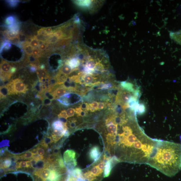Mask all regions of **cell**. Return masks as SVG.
<instances>
[{
  "instance_id": "cell-1",
  "label": "cell",
  "mask_w": 181,
  "mask_h": 181,
  "mask_svg": "<svg viewBox=\"0 0 181 181\" xmlns=\"http://www.w3.org/2000/svg\"><path fill=\"white\" fill-rule=\"evenodd\" d=\"M148 165L168 177L175 176L181 170V144L160 140Z\"/></svg>"
},
{
  "instance_id": "cell-2",
  "label": "cell",
  "mask_w": 181,
  "mask_h": 181,
  "mask_svg": "<svg viewBox=\"0 0 181 181\" xmlns=\"http://www.w3.org/2000/svg\"><path fill=\"white\" fill-rule=\"evenodd\" d=\"M6 85L9 95L25 93L28 90L27 86L22 80L19 78L11 80Z\"/></svg>"
},
{
  "instance_id": "cell-3",
  "label": "cell",
  "mask_w": 181,
  "mask_h": 181,
  "mask_svg": "<svg viewBox=\"0 0 181 181\" xmlns=\"http://www.w3.org/2000/svg\"><path fill=\"white\" fill-rule=\"evenodd\" d=\"M57 100L63 105L67 106L77 103L83 100L80 95L76 93H67Z\"/></svg>"
},
{
  "instance_id": "cell-4",
  "label": "cell",
  "mask_w": 181,
  "mask_h": 181,
  "mask_svg": "<svg viewBox=\"0 0 181 181\" xmlns=\"http://www.w3.org/2000/svg\"><path fill=\"white\" fill-rule=\"evenodd\" d=\"M76 152L72 150H67L63 154V160L66 167L69 171L74 169L77 165Z\"/></svg>"
},
{
  "instance_id": "cell-5",
  "label": "cell",
  "mask_w": 181,
  "mask_h": 181,
  "mask_svg": "<svg viewBox=\"0 0 181 181\" xmlns=\"http://www.w3.org/2000/svg\"><path fill=\"white\" fill-rule=\"evenodd\" d=\"M12 68L10 63L2 60L1 63V78L2 81L4 82L10 79L13 74L11 72Z\"/></svg>"
},
{
  "instance_id": "cell-6",
  "label": "cell",
  "mask_w": 181,
  "mask_h": 181,
  "mask_svg": "<svg viewBox=\"0 0 181 181\" xmlns=\"http://www.w3.org/2000/svg\"><path fill=\"white\" fill-rule=\"evenodd\" d=\"M120 162L115 157H113L107 162L104 172V177H109L110 175L112 169L116 164Z\"/></svg>"
},
{
  "instance_id": "cell-7",
  "label": "cell",
  "mask_w": 181,
  "mask_h": 181,
  "mask_svg": "<svg viewBox=\"0 0 181 181\" xmlns=\"http://www.w3.org/2000/svg\"><path fill=\"white\" fill-rule=\"evenodd\" d=\"M36 73L40 83H43L49 85L51 80V77H50L45 69L39 68L37 71Z\"/></svg>"
},
{
  "instance_id": "cell-8",
  "label": "cell",
  "mask_w": 181,
  "mask_h": 181,
  "mask_svg": "<svg viewBox=\"0 0 181 181\" xmlns=\"http://www.w3.org/2000/svg\"><path fill=\"white\" fill-rule=\"evenodd\" d=\"M89 156L90 160L94 162L98 161L101 156V152L99 148L94 146L90 149L89 152Z\"/></svg>"
},
{
  "instance_id": "cell-9",
  "label": "cell",
  "mask_w": 181,
  "mask_h": 181,
  "mask_svg": "<svg viewBox=\"0 0 181 181\" xmlns=\"http://www.w3.org/2000/svg\"><path fill=\"white\" fill-rule=\"evenodd\" d=\"M97 1H74V3L80 8L92 9L94 7H95Z\"/></svg>"
},
{
  "instance_id": "cell-10",
  "label": "cell",
  "mask_w": 181,
  "mask_h": 181,
  "mask_svg": "<svg viewBox=\"0 0 181 181\" xmlns=\"http://www.w3.org/2000/svg\"><path fill=\"white\" fill-rule=\"evenodd\" d=\"M120 87L123 90L132 93L136 96L139 97V91L135 89L134 85L132 83L127 81H123L120 82Z\"/></svg>"
},
{
  "instance_id": "cell-11",
  "label": "cell",
  "mask_w": 181,
  "mask_h": 181,
  "mask_svg": "<svg viewBox=\"0 0 181 181\" xmlns=\"http://www.w3.org/2000/svg\"><path fill=\"white\" fill-rule=\"evenodd\" d=\"M68 92V90L67 88L63 84L57 87L51 93L53 95L54 99H58L67 93H66Z\"/></svg>"
},
{
  "instance_id": "cell-12",
  "label": "cell",
  "mask_w": 181,
  "mask_h": 181,
  "mask_svg": "<svg viewBox=\"0 0 181 181\" xmlns=\"http://www.w3.org/2000/svg\"><path fill=\"white\" fill-rule=\"evenodd\" d=\"M90 166L91 167L89 170L95 177H100L103 172L104 170H101L99 168L97 162H94L93 165Z\"/></svg>"
},
{
  "instance_id": "cell-13",
  "label": "cell",
  "mask_w": 181,
  "mask_h": 181,
  "mask_svg": "<svg viewBox=\"0 0 181 181\" xmlns=\"http://www.w3.org/2000/svg\"><path fill=\"white\" fill-rule=\"evenodd\" d=\"M66 124L63 123L60 120H56L52 123V127L53 129L63 130L68 128Z\"/></svg>"
},
{
  "instance_id": "cell-14",
  "label": "cell",
  "mask_w": 181,
  "mask_h": 181,
  "mask_svg": "<svg viewBox=\"0 0 181 181\" xmlns=\"http://www.w3.org/2000/svg\"><path fill=\"white\" fill-rule=\"evenodd\" d=\"M146 111V108L144 104L139 103L137 102L135 104L133 109V111L134 112L135 114H144Z\"/></svg>"
},
{
  "instance_id": "cell-15",
  "label": "cell",
  "mask_w": 181,
  "mask_h": 181,
  "mask_svg": "<svg viewBox=\"0 0 181 181\" xmlns=\"http://www.w3.org/2000/svg\"><path fill=\"white\" fill-rule=\"evenodd\" d=\"M73 70L67 64L65 63L62 65L58 72L68 76L72 73Z\"/></svg>"
},
{
  "instance_id": "cell-16",
  "label": "cell",
  "mask_w": 181,
  "mask_h": 181,
  "mask_svg": "<svg viewBox=\"0 0 181 181\" xmlns=\"http://www.w3.org/2000/svg\"><path fill=\"white\" fill-rule=\"evenodd\" d=\"M23 47L26 54L28 56H33V52L34 48L31 46L29 42L26 41L23 43Z\"/></svg>"
},
{
  "instance_id": "cell-17",
  "label": "cell",
  "mask_w": 181,
  "mask_h": 181,
  "mask_svg": "<svg viewBox=\"0 0 181 181\" xmlns=\"http://www.w3.org/2000/svg\"><path fill=\"white\" fill-rule=\"evenodd\" d=\"M170 36L171 39L181 45V30L176 32H171Z\"/></svg>"
},
{
  "instance_id": "cell-18",
  "label": "cell",
  "mask_w": 181,
  "mask_h": 181,
  "mask_svg": "<svg viewBox=\"0 0 181 181\" xmlns=\"http://www.w3.org/2000/svg\"><path fill=\"white\" fill-rule=\"evenodd\" d=\"M53 142V139L51 137H46L42 140L40 145L44 148L47 149L48 148L49 144H51Z\"/></svg>"
},
{
  "instance_id": "cell-19",
  "label": "cell",
  "mask_w": 181,
  "mask_h": 181,
  "mask_svg": "<svg viewBox=\"0 0 181 181\" xmlns=\"http://www.w3.org/2000/svg\"><path fill=\"white\" fill-rule=\"evenodd\" d=\"M34 154L32 153L31 151H29L26 152L22 155L16 157V159H33Z\"/></svg>"
},
{
  "instance_id": "cell-20",
  "label": "cell",
  "mask_w": 181,
  "mask_h": 181,
  "mask_svg": "<svg viewBox=\"0 0 181 181\" xmlns=\"http://www.w3.org/2000/svg\"><path fill=\"white\" fill-rule=\"evenodd\" d=\"M9 95L8 88L7 85H4L1 87V98H6L7 96Z\"/></svg>"
},
{
  "instance_id": "cell-21",
  "label": "cell",
  "mask_w": 181,
  "mask_h": 181,
  "mask_svg": "<svg viewBox=\"0 0 181 181\" xmlns=\"http://www.w3.org/2000/svg\"><path fill=\"white\" fill-rule=\"evenodd\" d=\"M61 41V40H59L58 38L53 34L48 36L45 42L47 44H54Z\"/></svg>"
},
{
  "instance_id": "cell-22",
  "label": "cell",
  "mask_w": 181,
  "mask_h": 181,
  "mask_svg": "<svg viewBox=\"0 0 181 181\" xmlns=\"http://www.w3.org/2000/svg\"><path fill=\"white\" fill-rule=\"evenodd\" d=\"M12 164V160L9 158H6L2 162L1 168L9 169Z\"/></svg>"
},
{
  "instance_id": "cell-23",
  "label": "cell",
  "mask_w": 181,
  "mask_h": 181,
  "mask_svg": "<svg viewBox=\"0 0 181 181\" xmlns=\"http://www.w3.org/2000/svg\"><path fill=\"white\" fill-rule=\"evenodd\" d=\"M114 87L113 84L111 83L107 82L102 83L98 87L97 89L101 90H106L109 89H110Z\"/></svg>"
},
{
  "instance_id": "cell-24",
  "label": "cell",
  "mask_w": 181,
  "mask_h": 181,
  "mask_svg": "<svg viewBox=\"0 0 181 181\" xmlns=\"http://www.w3.org/2000/svg\"><path fill=\"white\" fill-rule=\"evenodd\" d=\"M5 22L6 26L12 25L16 23V18L13 16H9L6 18Z\"/></svg>"
},
{
  "instance_id": "cell-25",
  "label": "cell",
  "mask_w": 181,
  "mask_h": 181,
  "mask_svg": "<svg viewBox=\"0 0 181 181\" xmlns=\"http://www.w3.org/2000/svg\"><path fill=\"white\" fill-rule=\"evenodd\" d=\"M11 45L9 42H4L2 44L1 48V52L3 51H8L11 48Z\"/></svg>"
},
{
  "instance_id": "cell-26",
  "label": "cell",
  "mask_w": 181,
  "mask_h": 181,
  "mask_svg": "<svg viewBox=\"0 0 181 181\" xmlns=\"http://www.w3.org/2000/svg\"><path fill=\"white\" fill-rule=\"evenodd\" d=\"M19 162L20 169L22 168H31L32 167L30 161H21Z\"/></svg>"
},
{
  "instance_id": "cell-27",
  "label": "cell",
  "mask_w": 181,
  "mask_h": 181,
  "mask_svg": "<svg viewBox=\"0 0 181 181\" xmlns=\"http://www.w3.org/2000/svg\"><path fill=\"white\" fill-rule=\"evenodd\" d=\"M79 107L83 110L87 112L88 113L89 111V103H86V102H82L80 104Z\"/></svg>"
},
{
  "instance_id": "cell-28",
  "label": "cell",
  "mask_w": 181,
  "mask_h": 181,
  "mask_svg": "<svg viewBox=\"0 0 181 181\" xmlns=\"http://www.w3.org/2000/svg\"><path fill=\"white\" fill-rule=\"evenodd\" d=\"M42 52L38 48H34L33 52V56L35 58H38L42 56Z\"/></svg>"
},
{
  "instance_id": "cell-29",
  "label": "cell",
  "mask_w": 181,
  "mask_h": 181,
  "mask_svg": "<svg viewBox=\"0 0 181 181\" xmlns=\"http://www.w3.org/2000/svg\"><path fill=\"white\" fill-rule=\"evenodd\" d=\"M30 45L34 48H36L38 47L39 45V42L36 39L34 38V37L30 42Z\"/></svg>"
},
{
  "instance_id": "cell-30",
  "label": "cell",
  "mask_w": 181,
  "mask_h": 181,
  "mask_svg": "<svg viewBox=\"0 0 181 181\" xmlns=\"http://www.w3.org/2000/svg\"><path fill=\"white\" fill-rule=\"evenodd\" d=\"M66 113L68 118L72 117L76 113L75 109L72 108H68L66 110Z\"/></svg>"
},
{
  "instance_id": "cell-31",
  "label": "cell",
  "mask_w": 181,
  "mask_h": 181,
  "mask_svg": "<svg viewBox=\"0 0 181 181\" xmlns=\"http://www.w3.org/2000/svg\"><path fill=\"white\" fill-rule=\"evenodd\" d=\"M58 118H63L67 120L68 117L66 113V110H63L58 115Z\"/></svg>"
},
{
  "instance_id": "cell-32",
  "label": "cell",
  "mask_w": 181,
  "mask_h": 181,
  "mask_svg": "<svg viewBox=\"0 0 181 181\" xmlns=\"http://www.w3.org/2000/svg\"><path fill=\"white\" fill-rule=\"evenodd\" d=\"M6 2L10 6L15 7L18 5L20 1H7Z\"/></svg>"
},
{
  "instance_id": "cell-33",
  "label": "cell",
  "mask_w": 181,
  "mask_h": 181,
  "mask_svg": "<svg viewBox=\"0 0 181 181\" xmlns=\"http://www.w3.org/2000/svg\"><path fill=\"white\" fill-rule=\"evenodd\" d=\"M37 154L40 156H43L45 150L43 147H38L37 148Z\"/></svg>"
},
{
  "instance_id": "cell-34",
  "label": "cell",
  "mask_w": 181,
  "mask_h": 181,
  "mask_svg": "<svg viewBox=\"0 0 181 181\" xmlns=\"http://www.w3.org/2000/svg\"><path fill=\"white\" fill-rule=\"evenodd\" d=\"M45 31L47 36H49L53 34V31L52 30L51 27L45 28Z\"/></svg>"
},
{
  "instance_id": "cell-35",
  "label": "cell",
  "mask_w": 181,
  "mask_h": 181,
  "mask_svg": "<svg viewBox=\"0 0 181 181\" xmlns=\"http://www.w3.org/2000/svg\"><path fill=\"white\" fill-rule=\"evenodd\" d=\"M106 102H99L98 106V110H103L104 109H106Z\"/></svg>"
},
{
  "instance_id": "cell-36",
  "label": "cell",
  "mask_w": 181,
  "mask_h": 181,
  "mask_svg": "<svg viewBox=\"0 0 181 181\" xmlns=\"http://www.w3.org/2000/svg\"><path fill=\"white\" fill-rule=\"evenodd\" d=\"M37 34L38 35L47 36L45 31V28L40 29L38 31Z\"/></svg>"
},
{
  "instance_id": "cell-37",
  "label": "cell",
  "mask_w": 181,
  "mask_h": 181,
  "mask_svg": "<svg viewBox=\"0 0 181 181\" xmlns=\"http://www.w3.org/2000/svg\"><path fill=\"white\" fill-rule=\"evenodd\" d=\"M90 104V105H91L93 108L96 109L97 111H99L98 109V106L99 104L98 102L96 101H94L93 102L91 103Z\"/></svg>"
},
{
  "instance_id": "cell-38",
  "label": "cell",
  "mask_w": 181,
  "mask_h": 181,
  "mask_svg": "<svg viewBox=\"0 0 181 181\" xmlns=\"http://www.w3.org/2000/svg\"><path fill=\"white\" fill-rule=\"evenodd\" d=\"M51 100L45 97L43 100V103L45 105H49L51 104Z\"/></svg>"
},
{
  "instance_id": "cell-39",
  "label": "cell",
  "mask_w": 181,
  "mask_h": 181,
  "mask_svg": "<svg viewBox=\"0 0 181 181\" xmlns=\"http://www.w3.org/2000/svg\"><path fill=\"white\" fill-rule=\"evenodd\" d=\"M30 70L31 72H34L35 71H37L38 70V68L37 67L31 65V64H30Z\"/></svg>"
},
{
  "instance_id": "cell-40",
  "label": "cell",
  "mask_w": 181,
  "mask_h": 181,
  "mask_svg": "<svg viewBox=\"0 0 181 181\" xmlns=\"http://www.w3.org/2000/svg\"><path fill=\"white\" fill-rule=\"evenodd\" d=\"M16 68L14 67H13V68H12L11 70V73H12L13 74L14 73L16 72Z\"/></svg>"
}]
</instances>
